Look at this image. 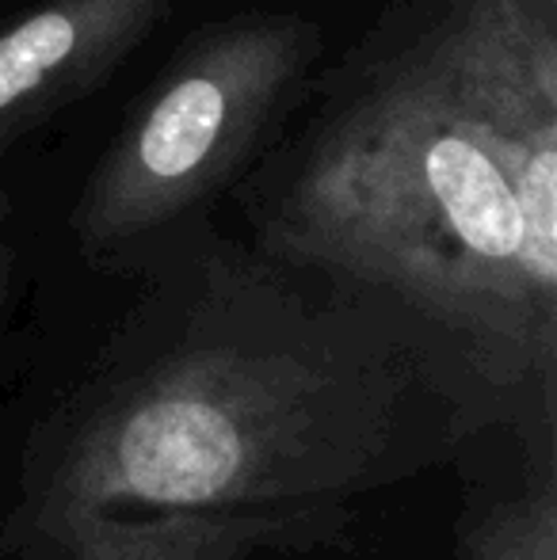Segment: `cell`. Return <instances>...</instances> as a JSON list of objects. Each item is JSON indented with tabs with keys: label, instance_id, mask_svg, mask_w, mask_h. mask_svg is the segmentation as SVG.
<instances>
[{
	"label": "cell",
	"instance_id": "6da1fadb",
	"mask_svg": "<svg viewBox=\"0 0 557 560\" xmlns=\"http://www.w3.org/2000/svg\"><path fill=\"white\" fill-rule=\"evenodd\" d=\"M104 325L0 377V560H264L348 541L374 495L531 439L466 359L214 233L112 259Z\"/></svg>",
	"mask_w": 557,
	"mask_h": 560
},
{
	"label": "cell",
	"instance_id": "7a4b0ae2",
	"mask_svg": "<svg viewBox=\"0 0 557 560\" xmlns=\"http://www.w3.org/2000/svg\"><path fill=\"white\" fill-rule=\"evenodd\" d=\"M282 267L379 302L557 439L554 0H446L256 195Z\"/></svg>",
	"mask_w": 557,
	"mask_h": 560
},
{
	"label": "cell",
	"instance_id": "3957f363",
	"mask_svg": "<svg viewBox=\"0 0 557 560\" xmlns=\"http://www.w3.org/2000/svg\"><path fill=\"white\" fill-rule=\"evenodd\" d=\"M317 50V27L290 15H245L187 46L84 184L81 256L104 267L184 229L253 153Z\"/></svg>",
	"mask_w": 557,
	"mask_h": 560
},
{
	"label": "cell",
	"instance_id": "277c9868",
	"mask_svg": "<svg viewBox=\"0 0 557 560\" xmlns=\"http://www.w3.org/2000/svg\"><path fill=\"white\" fill-rule=\"evenodd\" d=\"M172 0H46L0 31V149L96 89Z\"/></svg>",
	"mask_w": 557,
	"mask_h": 560
},
{
	"label": "cell",
	"instance_id": "5b68a950",
	"mask_svg": "<svg viewBox=\"0 0 557 560\" xmlns=\"http://www.w3.org/2000/svg\"><path fill=\"white\" fill-rule=\"evenodd\" d=\"M462 472L454 560H557V443L497 439Z\"/></svg>",
	"mask_w": 557,
	"mask_h": 560
},
{
	"label": "cell",
	"instance_id": "8992f818",
	"mask_svg": "<svg viewBox=\"0 0 557 560\" xmlns=\"http://www.w3.org/2000/svg\"><path fill=\"white\" fill-rule=\"evenodd\" d=\"M15 298H20V248L8 233V210L0 207V377H4L8 354H12Z\"/></svg>",
	"mask_w": 557,
	"mask_h": 560
}]
</instances>
